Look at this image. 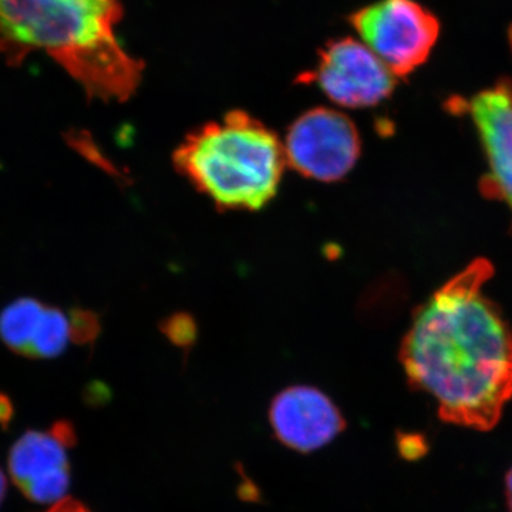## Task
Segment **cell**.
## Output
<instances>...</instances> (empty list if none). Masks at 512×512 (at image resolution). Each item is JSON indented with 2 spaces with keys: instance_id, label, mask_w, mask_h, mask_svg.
I'll use <instances>...</instances> for the list:
<instances>
[{
  "instance_id": "12",
  "label": "cell",
  "mask_w": 512,
  "mask_h": 512,
  "mask_svg": "<svg viewBox=\"0 0 512 512\" xmlns=\"http://www.w3.org/2000/svg\"><path fill=\"white\" fill-rule=\"evenodd\" d=\"M397 444H399L400 454L407 460H416L427 451L426 440L417 434H400Z\"/></svg>"
},
{
  "instance_id": "6",
  "label": "cell",
  "mask_w": 512,
  "mask_h": 512,
  "mask_svg": "<svg viewBox=\"0 0 512 512\" xmlns=\"http://www.w3.org/2000/svg\"><path fill=\"white\" fill-rule=\"evenodd\" d=\"M333 103L348 109L377 106L393 93L397 77L365 45L355 39L330 43L311 77Z\"/></svg>"
},
{
  "instance_id": "5",
  "label": "cell",
  "mask_w": 512,
  "mask_h": 512,
  "mask_svg": "<svg viewBox=\"0 0 512 512\" xmlns=\"http://www.w3.org/2000/svg\"><path fill=\"white\" fill-rule=\"evenodd\" d=\"M360 150L355 123L326 107L306 111L293 121L284 141L286 164L320 183L343 180L359 161Z\"/></svg>"
},
{
  "instance_id": "8",
  "label": "cell",
  "mask_w": 512,
  "mask_h": 512,
  "mask_svg": "<svg viewBox=\"0 0 512 512\" xmlns=\"http://www.w3.org/2000/svg\"><path fill=\"white\" fill-rule=\"evenodd\" d=\"M269 423L284 446L312 453L346 429V419L333 400L312 386H291L276 394Z\"/></svg>"
},
{
  "instance_id": "3",
  "label": "cell",
  "mask_w": 512,
  "mask_h": 512,
  "mask_svg": "<svg viewBox=\"0 0 512 512\" xmlns=\"http://www.w3.org/2000/svg\"><path fill=\"white\" fill-rule=\"evenodd\" d=\"M175 170L218 208L256 211L269 204L284 175V143L245 111L195 128L173 154Z\"/></svg>"
},
{
  "instance_id": "4",
  "label": "cell",
  "mask_w": 512,
  "mask_h": 512,
  "mask_svg": "<svg viewBox=\"0 0 512 512\" xmlns=\"http://www.w3.org/2000/svg\"><path fill=\"white\" fill-rule=\"evenodd\" d=\"M350 23L397 79L429 59L440 32L436 16L414 0H382L350 16Z\"/></svg>"
},
{
  "instance_id": "2",
  "label": "cell",
  "mask_w": 512,
  "mask_h": 512,
  "mask_svg": "<svg viewBox=\"0 0 512 512\" xmlns=\"http://www.w3.org/2000/svg\"><path fill=\"white\" fill-rule=\"evenodd\" d=\"M121 0H0V57L19 67L45 52L83 87L90 100L130 99L144 63L117 39Z\"/></svg>"
},
{
  "instance_id": "11",
  "label": "cell",
  "mask_w": 512,
  "mask_h": 512,
  "mask_svg": "<svg viewBox=\"0 0 512 512\" xmlns=\"http://www.w3.org/2000/svg\"><path fill=\"white\" fill-rule=\"evenodd\" d=\"M72 342L92 343L99 335V318L86 309H72L69 315Z\"/></svg>"
},
{
  "instance_id": "9",
  "label": "cell",
  "mask_w": 512,
  "mask_h": 512,
  "mask_svg": "<svg viewBox=\"0 0 512 512\" xmlns=\"http://www.w3.org/2000/svg\"><path fill=\"white\" fill-rule=\"evenodd\" d=\"M476 124L488 174L481 180V192L503 201L512 211V82L503 80L476 94L466 103Z\"/></svg>"
},
{
  "instance_id": "15",
  "label": "cell",
  "mask_w": 512,
  "mask_h": 512,
  "mask_svg": "<svg viewBox=\"0 0 512 512\" xmlns=\"http://www.w3.org/2000/svg\"><path fill=\"white\" fill-rule=\"evenodd\" d=\"M6 494V478L3 471L0 470V504H2L3 498H5Z\"/></svg>"
},
{
  "instance_id": "1",
  "label": "cell",
  "mask_w": 512,
  "mask_h": 512,
  "mask_svg": "<svg viewBox=\"0 0 512 512\" xmlns=\"http://www.w3.org/2000/svg\"><path fill=\"white\" fill-rule=\"evenodd\" d=\"M493 274L487 259L471 262L421 306L400 348L407 379L441 419L481 431L512 399V335L484 293Z\"/></svg>"
},
{
  "instance_id": "14",
  "label": "cell",
  "mask_w": 512,
  "mask_h": 512,
  "mask_svg": "<svg viewBox=\"0 0 512 512\" xmlns=\"http://www.w3.org/2000/svg\"><path fill=\"white\" fill-rule=\"evenodd\" d=\"M505 498H507L508 512H512V467L505 476Z\"/></svg>"
},
{
  "instance_id": "10",
  "label": "cell",
  "mask_w": 512,
  "mask_h": 512,
  "mask_svg": "<svg viewBox=\"0 0 512 512\" xmlns=\"http://www.w3.org/2000/svg\"><path fill=\"white\" fill-rule=\"evenodd\" d=\"M0 339L18 355L50 359L72 340L69 315L33 298H20L0 313Z\"/></svg>"
},
{
  "instance_id": "13",
  "label": "cell",
  "mask_w": 512,
  "mask_h": 512,
  "mask_svg": "<svg viewBox=\"0 0 512 512\" xmlns=\"http://www.w3.org/2000/svg\"><path fill=\"white\" fill-rule=\"evenodd\" d=\"M49 512H92L87 510L83 504L77 503V501L66 500L64 498L63 501L53 505L52 510Z\"/></svg>"
},
{
  "instance_id": "7",
  "label": "cell",
  "mask_w": 512,
  "mask_h": 512,
  "mask_svg": "<svg viewBox=\"0 0 512 512\" xmlns=\"http://www.w3.org/2000/svg\"><path fill=\"white\" fill-rule=\"evenodd\" d=\"M76 437L69 423L55 424L50 431H29L9 454L13 483L37 504H57L70 487L69 448Z\"/></svg>"
}]
</instances>
